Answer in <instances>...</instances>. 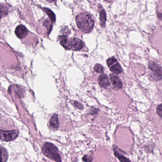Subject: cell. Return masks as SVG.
Masks as SVG:
<instances>
[{"mask_svg": "<svg viewBox=\"0 0 162 162\" xmlns=\"http://www.w3.org/2000/svg\"><path fill=\"white\" fill-rule=\"evenodd\" d=\"M99 83L102 87L106 88L110 86V82L109 81L107 76L105 75H102L99 77L98 79Z\"/></svg>", "mask_w": 162, "mask_h": 162, "instance_id": "10", "label": "cell"}, {"mask_svg": "<svg viewBox=\"0 0 162 162\" xmlns=\"http://www.w3.org/2000/svg\"><path fill=\"white\" fill-rule=\"evenodd\" d=\"M107 63L111 71L113 73L119 74L122 72V67L118 64L117 59L114 57H111L108 59Z\"/></svg>", "mask_w": 162, "mask_h": 162, "instance_id": "5", "label": "cell"}, {"mask_svg": "<svg viewBox=\"0 0 162 162\" xmlns=\"http://www.w3.org/2000/svg\"><path fill=\"white\" fill-rule=\"evenodd\" d=\"M15 33L17 37L21 39L26 36L28 33V30L25 27L22 25H20L16 28Z\"/></svg>", "mask_w": 162, "mask_h": 162, "instance_id": "8", "label": "cell"}, {"mask_svg": "<svg viewBox=\"0 0 162 162\" xmlns=\"http://www.w3.org/2000/svg\"><path fill=\"white\" fill-rule=\"evenodd\" d=\"M114 152L115 157H117L118 158V160L121 161V162H131V161L128 158H127L126 157H124V156H123V155L119 153H118L115 149V148H114Z\"/></svg>", "mask_w": 162, "mask_h": 162, "instance_id": "13", "label": "cell"}, {"mask_svg": "<svg viewBox=\"0 0 162 162\" xmlns=\"http://www.w3.org/2000/svg\"><path fill=\"white\" fill-rule=\"evenodd\" d=\"M151 71L150 77L151 80L158 81L162 79V67L156 63L151 62L148 66Z\"/></svg>", "mask_w": 162, "mask_h": 162, "instance_id": "3", "label": "cell"}, {"mask_svg": "<svg viewBox=\"0 0 162 162\" xmlns=\"http://www.w3.org/2000/svg\"><path fill=\"white\" fill-rule=\"evenodd\" d=\"M94 70L98 73H103V67L100 64H97L94 67Z\"/></svg>", "mask_w": 162, "mask_h": 162, "instance_id": "17", "label": "cell"}, {"mask_svg": "<svg viewBox=\"0 0 162 162\" xmlns=\"http://www.w3.org/2000/svg\"><path fill=\"white\" fill-rule=\"evenodd\" d=\"M8 158V153L3 147H0V162H6Z\"/></svg>", "mask_w": 162, "mask_h": 162, "instance_id": "12", "label": "cell"}, {"mask_svg": "<svg viewBox=\"0 0 162 162\" xmlns=\"http://www.w3.org/2000/svg\"><path fill=\"white\" fill-rule=\"evenodd\" d=\"M75 104L76 106V107L78 108L79 109H83V105H82L81 103L78 102H75Z\"/></svg>", "mask_w": 162, "mask_h": 162, "instance_id": "20", "label": "cell"}, {"mask_svg": "<svg viewBox=\"0 0 162 162\" xmlns=\"http://www.w3.org/2000/svg\"><path fill=\"white\" fill-rule=\"evenodd\" d=\"M8 8L7 7L2 3H0V12L5 15H7L8 13Z\"/></svg>", "mask_w": 162, "mask_h": 162, "instance_id": "16", "label": "cell"}, {"mask_svg": "<svg viewBox=\"0 0 162 162\" xmlns=\"http://www.w3.org/2000/svg\"><path fill=\"white\" fill-rule=\"evenodd\" d=\"M157 16L158 17V18H159V20L162 21V14L160 13H158Z\"/></svg>", "mask_w": 162, "mask_h": 162, "instance_id": "21", "label": "cell"}, {"mask_svg": "<svg viewBox=\"0 0 162 162\" xmlns=\"http://www.w3.org/2000/svg\"><path fill=\"white\" fill-rule=\"evenodd\" d=\"M43 10H44V11L46 12V13L48 15V17L50 19L52 22H55V21H56V16H55L54 12H53L51 10L48 9V8H43Z\"/></svg>", "mask_w": 162, "mask_h": 162, "instance_id": "14", "label": "cell"}, {"mask_svg": "<svg viewBox=\"0 0 162 162\" xmlns=\"http://www.w3.org/2000/svg\"><path fill=\"white\" fill-rule=\"evenodd\" d=\"M83 161L85 162H92V158L91 156L86 155L83 157Z\"/></svg>", "mask_w": 162, "mask_h": 162, "instance_id": "19", "label": "cell"}, {"mask_svg": "<svg viewBox=\"0 0 162 162\" xmlns=\"http://www.w3.org/2000/svg\"><path fill=\"white\" fill-rule=\"evenodd\" d=\"M99 12H100V24L102 27H105V23L106 21V15L105 13V11L102 8V7L101 5H99Z\"/></svg>", "mask_w": 162, "mask_h": 162, "instance_id": "9", "label": "cell"}, {"mask_svg": "<svg viewBox=\"0 0 162 162\" xmlns=\"http://www.w3.org/2000/svg\"><path fill=\"white\" fill-rule=\"evenodd\" d=\"M2 14H0V19L2 17Z\"/></svg>", "mask_w": 162, "mask_h": 162, "instance_id": "22", "label": "cell"}, {"mask_svg": "<svg viewBox=\"0 0 162 162\" xmlns=\"http://www.w3.org/2000/svg\"><path fill=\"white\" fill-rule=\"evenodd\" d=\"M83 47V43L81 40L76 37H72L68 39V48L73 50H79Z\"/></svg>", "mask_w": 162, "mask_h": 162, "instance_id": "6", "label": "cell"}, {"mask_svg": "<svg viewBox=\"0 0 162 162\" xmlns=\"http://www.w3.org/2000/svg\"><path fill=\"white\" fill-rule=\"evenodd\" d=\"M110 77L112 84L115 89L117 90L122 89V83L118 77L113 74H110Z\"/></svg>", "mask_w": 162, "mask_h": 162, "instance_id": "7", "label": "cell"}, {"mask_svg": "<svg viewBox=\"0 0 162 162\" xmlns=\"http://www.w3.org/2000/svg\"><path fill=\"white\" fill-rule=\"evenodd\" d=\"M157 112L158 115L162 118V104L158 105L157 108Z\"/></svg>", "mask_w": 162, "mask_h": 162, "instance_id": "18", "label": "cell"}, {"mask_svg": "<svg viewBox=\"0 0 162 162\" xmlns=\"http://www.w3.org/2000/svg\"><path fill=\"white\" fill-rule=\"evenodd\" d=\"M76 22L78 28L84 33L91 31L94 26V21L89 13L79 14L76 17Z\"/></svg>", "mask_w": 162, "mask_h": 162, "instance_id": "1", "label": "cell"}, {"mask_svg": "<svg viewBox=\"0 0 162 162\" xmlns=\"http://www.w3.org/2000/svg\"><path fill=\"white\" fill-rule=\"evenodd\" d=\"M68 38L66 36H62L60 37V43L64 48H68Z\"/></svg>", "mask_w": 162, "mask_h": 162, "instance_id": "15", "label": "cell"}, {"mask_svg": "<svg viewBox=\"0 0 162 162\" xmlns=\"http://www.w3.org/2000/svg\"><path fill=\"white\" fill-rule=\"evenodd\" d=\"M18 136V132L15 130L5 131L0 130V139L3 141H11L15 140Z\"/></svg>", "mask_w": 162, "mask_h": 162, "instance_id": "4", "label": "cell"}, {"mask_svg": "<svg viewBox=\"0 0 162 162\" xmlns=\"http://www.w3.org/2000/svg\"><path fill=\"white\" fill-rule=\"evenodd\" d=\"M49 125L53 129H57L59 127L58 117L57 114H54L52 116L49 120Z\"/></svg>", "mask_w": 162, "mask_h": 162, "instance_id": "11", "label": "cell"}, {"mask_svg": "<svg viewBox=\"0 0 162 162\" xmlns=\"http://www.w3.org/2000/svg\"><path fill=\"white\" fill-rule=\"evenodd\" d=\"M45 156L56 162H61V158L58 154L57 148L50 143L46 142L44 144L42 148Z\"/></svg>", "mask_w": 162, "mask_h": 162, "instance_id": "2", "label": "cell"}]
</instances>
